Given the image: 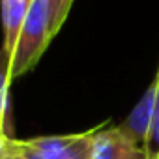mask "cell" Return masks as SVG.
<instances>
[{"label": "cell", "instance_id": "1", "mask_svg": "<svg viewBox=\"0 0 159 159\" xmlns=\"http://www.w3.org/2000/svg\"><path fill=\"white\" fill-rule=\"evenodd\" d=\"M56 36L47 0H34V4L19 30L11 52V77L28 73L43 56L45 49Z\"/></svg>", "mask_w": 159, "mask_h": 159}, {"label": "cell", "instance_id": "2", "mask_svg": "<svg viewBox=\"0 0 159 159\" xmlns=\"http://www.w3.org/2000/svg\"><path fill=\"white\" fill-rule=\"evenodd\" d=\"M98 127L71 135H49L26 139V142L49 159H90Z\"/></svg>", "mask_w": 159, "mask_h": 159}, {"label": "cell", "instance_id": "3", "mask_svg": "<svg viewBox=\"0 0 159 159\" xmlns=\"http://www.w3.org/2000/svg\"><path fill=\"white\" fill-rule=\"evenodd\" d=\"M157 98H159V81L153 75L152 83L146 88V92L142 94L140 101L133 107L129 116L120 125V129L124 131V135L129 139V142L133 146H139V148L146 146L150 131H152V125H153V118H155Z\"/></svg>", "mask_w": 159, "mask_h": 159}, {"label": "cell", "instance_id": "4", "mask_svg": "<svg viewBox=\"0 0 159 159\" xmlns=\"http://www.w3.org/2000/svg\"><path fill=\"white\" fill-rule=\"evenodd\" d=\"M133 144L129 139L124 135V131L118 127H107L105 124L99 125L96 139H94V148L90 159H124L127 150Z\"/></svg>", "mask_w": 159, "mask_h": 159}, {"label": "cell", "instance_id": "5", "mask_svg": "<svg viewBox=\"0 0 159 159\" xmlns=\"http://www.w3.org/2000/svg\"><path fill=\"white\" fill-rule=\"evenodd\" d=\"M34 4V0H0V13H2V30H4V43L2 47L13 52L19 30Z\"/></svg>", "mask_w": 159, "mask_h": 159}, {"label": "cell", "instance_id": "6", "mask_svg": "<svg viewBox=\"0 0 159 159\" xmlns=\"http://www.w3.org/2000/svg\"><path fill=\"white\" fill-rule=\"evenodd\" d=\"M11 77V52L0 47V129L8 131V109H10V83Z\"/></svg>", "mask_w": 159, "mask_h": 159}, {"label": "cell", "instance_id": "7", "mask_svg": "<svg viewBox=\"0 0 159 159\" xmlns=\"http://www.w3.org/2000/svg\"><path fill=\"white\" fill-rule=\"evenodd\" d=\"M49 10H51V19H52V26L58 34V30L62 28V25L67 19V13L71 10L73 0H47Z\"/></svg>", "mask_w": 159, "mask_h": 159}, {"label": "cell", "instance_id": "8", "mask_svg": "<svg viewBox=\"0 0 159 159\" xmlns=\"http://www.w3.org/2000/svg\"><path fill=\"white\" fill-rule=\"evenodd\" d=\"M155 77H157V81H159V67H157V71H155ZM144 150L148 152L150 159L159 153V98H157V109H155L153 125H152V131H150V137H148V142H146Z\"/></svg>", "mask_w": 159, "mask_h": 159}, {"label": "cell", "instance_id": "9", "mask_svg": "<svg viewBox=\"0 0 159 159\" xmlns=\"http://www.w3.org/2000/svg\"><path fill=\"white\" fill-rule=\"evenodd\" d=\"M13 144L17 146V150H19L26 159H49V157H45L43 153H39L38 150H34L26 140H15V139H13Z\"/></svg>", "mask_w": 159, "mask_h": 159}, {"label": "cell", "instance_id": "10", "mask_svg": "<svg viewBox=\"0 0 159 159\" xmlns=\"http://www.w3.org/2000/svg\"><path fill=\"white\" fill-rule=\"evenodd\" d=\"M124 159H150L148 152L144 148H139V146H131L127 150V153L124 155Z\"/></svg>", "mask_w": 159, "mask_h": 159}, {"label": "cell", "instance_id": "11", "mask_svg": "<svg viewBox=\"0 0 159 159\" xmlns=\"http://www.w3.org/2000/svg\"><path fill=\"white\" fill-rule=\"evenodd\" d=\"M2 159H26L19 150H17V146L13 144V139L8 142V148H6V152H4V155H2Z\"/></svg>", "mask_w": 159, "mask_h": 159}, {"label": "cell", "instance_id": "12", "mask_svg": "<svg viewBox=\"0 0 159 159\" xmlns=\"http://www.w3.org/2000/svg\"><path fill=\"white\" fill-rule=\"evenodd\" d=\"M10 140H11V139H10V135H8V133H4L2 129H0V155L6 152V148H8V142H10Z\"/></svg>", "mask_w": 159, "mask_h": 159}, {"label": "cell", "instance_id": "13", "mask_svg": "<svg viewBox=\"0 0 159 159\" xmlns=\"http://www.w3.org/2000/svg\"><path fill=\"white\" fill-rule=\"evenodd\" d=\"M152 159H159V153H157V155H153V157H152Z\"/></svg>", "mask_w": 159, "mask_h": 159}, {"label": "cell", "instance_id": "14", "mask_svg": "<svg viewBox=\"0 0 159 159\" xmlns=\"http://www.w3.org/2000/svg\"><path fill=\"white\" fill-rule=\"evenodd\" d=\"M2 155H4V153H2ZM2 155H0V159H2Z\"/></svg>", "mask_w": 159, "mask_h": 159}]
</instances>
